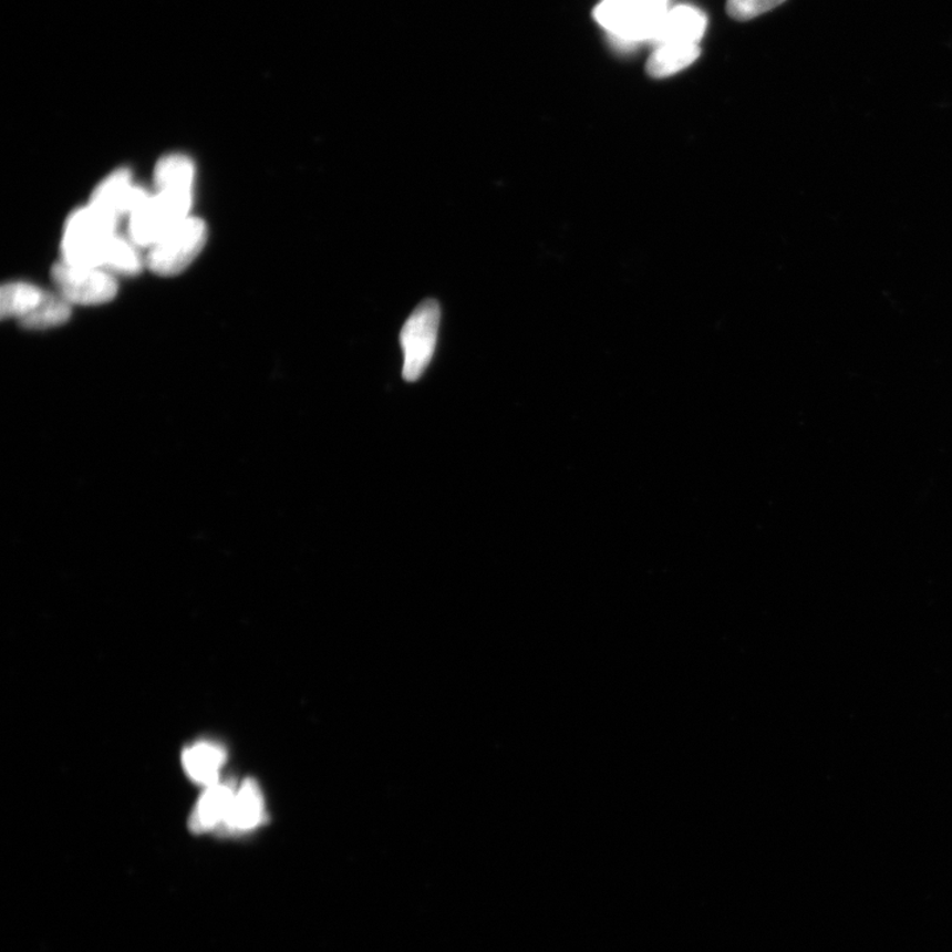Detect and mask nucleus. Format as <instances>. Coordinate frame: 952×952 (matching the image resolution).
I'll list each match as a JSON object with an SVG mask.
<instances>
[{"instance_id":"f257e3e1","label":"nucleus","mask_w":952,"mask_h":952,"mask_svg":"<svg viewBox=\"0 0 952 952\" xmlns=\"http://www.w3.org/2000/svg\"><path fill=\"white\" fill-rule=\"evenodd\" d=\"M118 221L97 208L86 206L68 217L61 241V261L77 267L101 268L106 249L117 235Z\"/></svg>"},{"instance_id":"f03ea898","label":"nucleus","mask_w":952,"mask_h":952,"mask_svg":"<svg viewBox=\"0 0 952 952\" xmlns=\"http://www.w3.org/2000/svg\"><path fill=\"white\" fill-rule=\"evenodd\" d=\"M193 193L156 190L128 217V237L135 247L152 248L156 241L188 219Z\"/></svg>"},{"instance_id":"7ed1b4c3","label":"nucleus","mask_w":952,"mask_h":952,"mask_svg":"<svg viewBox=\"0 0 952 952\" xmlns=\"http://www.w3.org/2000/svg\"><path fill=\"white\" fill-rule=\"evenodd\" d=\"M439 323L441 306L428 298L417 306L403 325L400 343L404 351L403 377L407 383L418 381L432 363Z\"/></svg>"},{"instance_id":"20e7f679","label":"nucleus","mask_w":952,"mask_h":952,"mask_svg":"<svg viewBox=\"0 0 952 952\" xmlns=\"http://www.w3.org/2000/svg\"><path fill=\"white\" fill-rule=\"evenodd\" d=\"M208 229L199 217L189 216L148 248L146 263L153 273L172 277L185 271L206 247Z\"/></svg>"},{"instance_id":"39448f33","label":"nucleus","mask_w":952,"mask_h":952,"mask_svg":"<svg viewBox=\"0 0 952 952\" xmlns=\"http://www.w3.org/2000/svg\"><path fill=\"white\" fill-rule=\"evenodd\" d=\"M52 281L59 294L71 304L107 303L118 292L117 280L107 270L77 267L64 261L53 265Z\"/></svg>"},{"instance_id":"423d86ee","label":"nucleus","mask_w":952,"mask_h":952,"mask_svg":"<svg viewBox=\"0 0 952 952\" xmlns=\"http://www.w3.org/2000/svg\"><path fill=\"white\" fill-rule=\"evenodd\" d=\"M148 197L146 189L133 185L131 172L121 168L95 187L90 204L120 223L122 217H131Z\"/></svg>"},{"instance_id":"0eeeda50","label":"nucleus","mask_w":952,"mask_h":952,"mask_svg":"<svg viewBox=\"0 0 952 952\" xmlns=\"http://www.w3.org/2000/svg\"><path fill=\"white\" fill-rule=\"evenodd\" d=\"M237 787L238 784L235 780H219L207 786L190 813L188 821L190 832L196 835L220 832L232 807Z\"/></svg>"},{"instance_id":"6e6552de","label":"nucleus","mask_w":952,"mask_h":952,"mask_svg":"<svg viewBox=\"0 0 952 952\" xmlns=\"http://www.w3.org/2000/svg\"><path fill=\"white\" fill-rule=\"evenodd\" d=\"M267 821V807L260 785L245 779L237 787L232 807L220 829L224 835H244L255 831Z\"/></svg>"},{"instance_id":"1a4fd4ad","label":"nucleus","mask_w":952,"mask_h":952,"mask_svg":"<svg viewBox=\"0 0 952 952\" xmlns=\"http://www.w3.org/2000/svg\"><path fill=\"white\" fill-rule=\"evenodd\" d=\"M227 757V749L221 744L197 741L183 751L182 765L190 780L207 787L221 780Z\"/></svg>"},{"instance_id":"9d476101","label":"nucleus","mask_w":952,"mask_h":952,"mask_svg":"<svg viewBox=\"0 0 952 952\" xmlns=\"http://www.w3.org/2000/svg\"><path fill=\"white\" fill-rule=\"evenodd\" d=\"M706 29V18L702 11L689 6H680L666 11L655 32L658 44L699 43Z\"/></svg>"},{"instance_id":"9b49d317","label":"nucleus","mask_w":952,"mask_h":952,"mask_svg":"<svg viewBox=\"0 0 952 952\" xmlns=\"http://www.w3.org/2000/svg\"><path fill=\"white\" fill-rule=\"evenodd\" d=\"M700 56L697 43L659 44L648 61V73L654 79H665L686 70Z\"/></svg>"},{"instance_id":"f8f14e48","label":"nucleus","mask_w":952,"mask_h":952,"mask_svg":"<svg viewBox=\"0 0 952 952\" xmlns=\"http://www.w3.org/2000/svg\"><path fill=\"white\" fill-rule=\"evenodd\" d=\"M195 182V165L193 159L183 154H168L156 163L154 185L158 193H193Z\"/></svg>"},{"instance_id":"ddd939ff","label":"nucleus","mask_w":952,"mask_h":952,"mask_svg":"<svg viewBox=\"0 0 952 952\" xmlns=\"http://www.w3.org/2000/svg\"><path fill=\"white\" fill-rule=\"evenodd\" d=\"M45 290L27 282L6 283L0 291V315L3 319L15 318L18 321L37 308Z\"/></svg>"},{"instance_id":"4468645a","label":"nucleus","mask_w":952,"mask_h":952,"mask_svg":"<svg viewBox=\"0 0 952 952\" xmlns=\"http://www.w3.org/2000/svg\"><path fill=\"white\" fill-rule=\"evenodd\" d=\"M72 314V304L64 297L45 291L42 301L30 314L20 319V325L29 330H45L64 324Z\"/></svg>"},{"instance_id":"2eb2a0df","label":"nucleus","mask_w":952,"mask_h":952,"mask_svg":"<svg viewBox=\"0 0 952 952\" xmlns=\"http://www.w3.org/2000/svg\"><path fill=\"white\" fill-rule=\"evenodd\" d=\"M142 267L137 247L126 238L115 235L108 242L102 269L112 275L135 276Z\"/></svg>"},{"instance_id":"dca6fc26","label":"nucleus","mask_w":952,"mask_h":952,"mask_svg":"<svg viewBox=\"0 0 952 952\" xmlns=\"http://www.w3.org/2000/svg\"><path fill=\"white\" fill-rule=\"evenodd\" d=\"M786 0H727L726 12L739 22H746L764 13L777 9Z\"/></svg>"},{"instance_id":"f3484780","label":"nucleus","mask_w":952,"mask_h":952,"mask_svg":"<svg viewBox=\"0 0 952 952\" xmlns=\"http://www.w3.org/2000/svg\"><path fill=\"white\" fill-rule=\"evenodd\" d=\"M611 2L637 7V9L648 10L652 12L666 11V0H611Z\"/></svg>"}]
</instances>
